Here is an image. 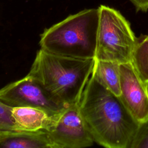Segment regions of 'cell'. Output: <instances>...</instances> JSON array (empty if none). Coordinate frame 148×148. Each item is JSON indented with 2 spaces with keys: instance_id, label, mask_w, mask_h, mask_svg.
Segmentation results:
<instances>
[{
  "instance_id": "obj_4",
  "label": "cell",
  "mask_w": 148,
  "mask_h": 148,
  "mask_svg": "<svg viewBox=\"0 0 148 148\" xmlns=\"http://www.w3.org/2000/svg\"><path fill=\"white\" fill-rule=\"evenodd\" d=\"M95 59L131 62L137 38L130 23L117 10L101 5Z\"/></svg>"
},
{
  "instance_id": "obj_11",
  "label": "cell",
  "mask_w": 148,
  "mask_h": 148,
  "mask_svg": "<svg viewBox=\"0 0 148 148\" xmlns=\"http://www.w3.org/2000/svg\"><path fill=\"white\" fill-rule=\"evenodd\" d=\"M131 62L140 78L148 84V34L137 38Z\"/></svg>"
},
{
  "instance_id": "obj_8",
  "label": "cell",
  "mask_w": 148,
  "mask_h": 148,
  "mask_svg": "<svg viewBox=\"0 0 148 148\" xmlns=\"http://www.w3.org/2000/svg\"><path fill=\"white\" fill-rule=\"evenodd\" d=\"M0 148H53L45 130L0 131Z\"/></svg>"
},
{
  "instance_id": "obj_3",
  "label": "cell",
  "mask_w": 148,
  "mask_h": 148,
  "mask_svg": "<svg viewBox=\"0 0 148 148\" xmlns=\"http://www.w3.org/2000/svg\"><path fill=\"white\" fill-rule=\"evenodd\" d=\"M98 21V8L71 14L44 30L40 35V48L64 56L95 58Z\"/></svg>"
},
{
  "instance_id": "obj_13",
  "label": "cell",
  "mask_w": 148,
  "mask_h": 148,
  "mask_svg": "<svg viewBox=\"0 0 148 148\" xmlns=\"http://www.w3.org/2000/svg\"><path fill=\"white\" fill-rule=\"evenodd\" d=\"M130 148H148V119L140 123Z\"/></svg>"
},
{
  "instance_id": "obj_6",
  "label": "cell",
  "mask_w": 148,
  "mask_h": 148,
  "mask_svg": "<svg viewBox=\"0 0 148 148\" xmlns=\"http://www.w3.org/2000/svg\"><path fill=\"white\" fill-rule=\"evenodd\" d=\"M0 101L12 108H35L45 110L50 115L60 112L66 106L28 75L1 88Z\"/></svg>"
},
{
  "instance_id": "obj_7",
  "label": "cell",
  "mask_w": 148,
  "mask_h": 148,
  "mask_svg": "<svg viewBox=\"0 0 148 148\" xmlns=\"http://www.w3.org/2000/svg\"><path fill=\"white\" fill-rule=\"evenodd\" d=\"M121 101L140 124L148 119V84L140 78L132 62L120 64Z\"/></svg>"
},
{
  "instance_id": "obj_12",
  "label": "cell",
  "mask_w": 148,
  "mask_h": 148,
  "mask_svg": "<svg viewBox=\"0 0 148 148\" xmlns=\"http://www.w3.org/2000/svg\"><path fill=\"white\" fill-rule=\"evenodd\" d=\"M12 108L0 101V131H17L12 117Z\"/></svg>"
},
{
  "instance_id": "obj_1",
  "label": "cell",
  "mask_w": 148,
  "mask_h": 148,
  "mask_svg": "<svg viewBox=\"0 0 148 148\" xmlns=\"http://www.w3.org/2000/svg\"><path fill=\"white\" fill-rule=\"evenodd\" d=\"M94 142L107 148H130L139 126L120 97L91 75L79 102Z\"/></svg>"
},
{
  "instance_id": "obj_2",
  "label": "cell",
  "mask_w": 148,
  "mask_h": 148,
  "mask_svg": "<svg viewBox=\"0 0 148 148\" xmlns=\"http://www.w3.org/2000/svg\"><path fill=\"white\" fill-rule=\"evenodd\" d=\"M95 58L80 59L38 50L28 75L64 106L79 103Z\"/></svg>"
},
{
  "instance_id": "obj_14",
  "label": "cell",
  "mask_w": 148,
  "mask_h": 148,
  "mask_svg": "<svg viewBox=\"0 0 148 148\" xmlns=\"http://www.w3.org/2000/svg\"><path fill=\"white\" fill-rule=\"evenodd\" d=\"M134 6L136 12L148 11V0H129Z\"/></svg>"
},
{
  "instance_id": "obj_10",
  "label": "cell",
  "mask_w": 148,
  "mask_h": 148,
  "mask_svg": "<svg viewBox=\"0 0 148 148\" xmlns=\"http://www.w3.org/2000/svg\"><path fill=\"white\" fill-rule=\"evenodd\" d=\"M91 75L106 89L117 96L120 95V64L95 59Z\"/></svg>"
},
{
  "instance_id": "obj_9",
  "label": "cell",
  "mask_w": 148,
  "mask_h": 148,
  "mask_svg": "<svg viewBox=\"0 0 148 148\" xmlns=\"http://www.w3.org/2000/svg\"><path fill=\"white\" fill-rule=\"evenodd\" d=\"M52 116L45 110L35 108L14 107L12 109L17 131H46L51 123Z\"/></svg>"
},
{
  "instance_id": "obj_5",
  "label": "cell",
  "mask_w": 148,
  "mask_h": 148,
  "mask_svg": "<svg viewBox=\"0 0 148 148\" xmlns=\"http://www.w3.org/2000/svg\"><path fill=\"white\" fill-rule=\"evenodd\" d=\"M53 148H83L94 141L82 114L79 103L65 106L53 115L46 130Z\"/></svg>"
}]
</instances>
